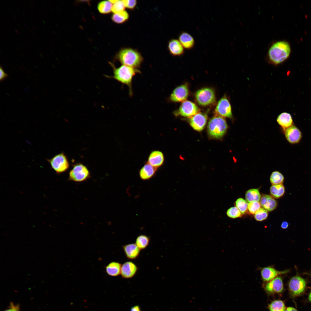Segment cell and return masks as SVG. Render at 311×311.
<instances>
[{
    "label": "cell",
    "mask_w": 311,
    "mask_h": 311,
    "mask_svg": "<svg viewBox=\"0 0 311 311\" xmlns=\"http://www.w3.org/2000/svg\"><path fill=\"white\" fill-rule=\"evenodd\" d=\"M291 48L289 43L284 41H278L270 47L267 54V59L270 64L279 65L286 60L289 56Z\"/></svg>",
    "instance_id": "obj_1"
},
{
    "label": "cell",
    "mask_w": 311,
    "mask_h": 311,
    "mask_svg": "<svg viewBox=\"0 0 311 311\" xmlns=\"http://www.w3.org/2000/svg\"><path fill=\"white\" fill-rule=\"evenodd\" d=\"M113 69V78L127 86L129 89V94H132V81L133 77L137 74L140 73L138 69L122 65L116 68L111 64Z\"/></svg>",
    "instance_id": "obj_2"
},
{
    "label": "cell",
    "mask_w": 311,
    "mask_h": 311,
    "mask_svg": "<svg viewBox=\"0 0 311 311\" xmlns=\"http://www.w3.org/2000/svg\"><path fill=\"white\" fill-rule=\"evenodd\" d=\"M117 58L122 65L137 69L140 67L143 60V58L139 52L130 48L121 50L117 53Z\"/></svg>",
    "instance_id": "obj_3"
},
{
    "label": "cell",
    "mask_w": 311,
    "mask_h": 311,
    "mask_svg": "<svg viewBox=\"0 0 311 311\" xmlns=\"http://www.w3.org/2000/svg\"><path fill=\"white\" fill-rule=\"evenodd\" d=\"M228 125L225 119L219 115H216L208 122V132L212 138L220 139L226 133Z\"/></svg>",
    "instance_id": "obj_4"
},
{
    "label": "cell",
    "mask_w": 311,
    "mask_h": 311,
    "mask_svg": "<svg viewBox=\"0 0 311 311\" xmlns=\"http://www.w3.org/2000/svg\"><path fill=\"white\" fill-rule=\"evenodd\" d=\"M306 280L298 275L290 278L288 283V288L290 297L292 299L303 295L306 289Z\"/></svg>",
    "instance_id": "obj_5"
},
{
    "label": "cell",
    "mask_w": 311,
    "mask_h": 311,
    "mask_svg": "<svg viewBox=\"0 0 311 311\" xmlns=\"http://www.w3.org/2000/svg\"><path fill=\"white\" fill-rule=\"evenodd\" d=\"M91 177L90 172L88 168L80 163L73 164L69 172L68 179L76 182L86 181Z\"/></svg>",
    "instance_id": "obj_6"
},
{
    "label": "cell",
    "mask_w": 311,
    "mask_h": 311,
    "mask_svg": "<svg viewBox=\"0 0 311 311\" xmlns=\"http://www.w3.org/2000/svg\"><path fill=\"white\" fill-rule=\"evenodd\" d=\"M195 97L197 103L202 106L214 105L216 101L215 92L210 88H203L198 90L196 92Z\"/></svg>",
    "instance_id": "obj_7"
},
{
    "label": "cell",
    "mask_w": 311,
    "mask_h": 311,
    "mask_svg": "<svg viewBox=\"0 0 311 311\" xmlns=\"http://www.w3.org/2000/svg\"><path fill=\"white\" fill-rule=\"evenodd\" d=\"M46 160L50 164L51 168L58 174L66 172L69 168V163L67 157L63 152Z\"/></svg>",
    "instance_id": "obj_8"
},
{
    "label": "cell",
    "mask_w": 311,
    "mask_h": 311,
    "mask_svg": "<svg viewBox=\"0 0 311 311\" xmlns=\"http://www.w3.org/2000/svg\"><path fill=\"white\" fill-rule=\"evenodd\" d=\"M263 287L265 291L269 295L281 294L284 291L282 278L280 276L270 281L264 282Z\"/></svg>",
    "instance_id": "obj_9"
},
{
    "label": "cell",
    "mask_w": 311,
    "mask_h": 311,
    "mask_svg": "<svg viewBox=\"0 0 311 311\" xmlns=\"http://www.w3.org/2000/svg\"><path fill=\"white\" fill-rule=\"evenodd\" d=\"M200 110L195 103L186 100L182 103L178 109L174 111V114L177 116L191 117L200 112Z\"/></svg>",
    "instance_id": "obj_10"
},
{
    "label": "cell",
    "mask_w": 311,
    "mask_h": 311,
    "mask_svg": "<svg viewBox=\"0 0 311 311\" xmlns=\"http://www.w3.org/2000/svg\"><path fill=\"white\" fill-rule=\"evenodd\" d=\"M216 115L223 117L233 119L231 106L229 99L226 95L218 101L215 109Z\"/></svg>",
    "instance_id": "obj_11"
},
{
    "label": "cell",
    "mask_w": 311,
    "mask_h": 311,
    "mask_svg": "<svg viewBox=\"0 0 311 311\" xmlns=\"http://www.w3.org/2000/svg\"><path fill=\"white\" fill-rule=\"evenodd\" d=\"M189 94L188 85L185 83L176 87L171 94L169 99L173 102L182 103L186 100Z\"/></svg>",
    "instance_id": "obj_12"
},
{
    "label": "cell",
    "mask_w": 311,
    "mask_h": 311,
    "mask_svg": "<svg viewBox=\"0 0 311 311\" xmlns=\"http://www.w3.org/2000/svg\"><path fill=\"white\" fill-rule=\"evenodd\" d=\"M259 270H260L261 279L264 282L270 281L279 276L289 272V270L282 271L278 270L272 266L259 268Z\"/></svg>",
    "instance_id": "obj_13"
},
{
    "label": "cell",
    "mask_w": 311,
    "mask_h": 311,
    "mask_svg": "<svg viewBox=\"0 0 311 311\" xmlns=\"http://www.w3.org/2000/svg\"><path fill=\"white\" fill-rule=\"evenodd\" d=\"M190 117L189 122L194 129L198 131H201L204 129L208 118L206 113L199 112Z\"/></svg>",
    "instance_id": "obj_14"
},
{
    "label": "cell",
    "mask_w": 311,
    "mask_h": 311,
    "mask_svg": "<svg viewBox=\"0 0 311 311\" xmlns=\"http://www.w3.org/2000/svg\"><path fill=\"white\" fill-rule=\"evenodd\" d=\"M285 135L287 141L291 144L298 143L302 138V133L300 130L292 125L285 130Z\"/></svg>",
    "instance_id": "obj_15"
},
{
    "label": "cell",
    "mask_w": 311,
    "mask_h": 311,
    "mask_svg": "<svg viewBox=\"0 0 311 311\" xmlns=\"http://www.w3.org/2000/svg\"><path fill=\"white\" fill-rule=\"evenodd\" d=\"M138 270V267L134 263L127 261L122 265L120 274L124 278H130L134 276Z\"/></svg>",
    "instance_id": "obj_16"
},
{
    "label": "cell",
    "mask_w": 311,
    "mask_h": 311,
    "mask_svg": "<svg viewBox=\"0 0 311 311\" xmlns=\"http://www.w3.org/2000/svg\"><path fill=\"white\" fill-rule=\"evenodd\" d=\"M168 50L173 56H181L185 53L184 48L178 39H172L168 44Z\"/></svg>",
    "instance_id": "obj_17"
},
{
    "label": "cell",
    "mask_w": 311,
    "mask_h": 311,
    "mask_svg": "<svg viewBox=\"0 0 311 311\" xmlns=\"http://www.w3.org/2000/svg\"><path fill=\"white\" fill-rule=\"evenodd\" d=\"M164 160L163 153L160 151L155 150L152 151L150 153L147 163L157 168L163 164Z\"/></svg>",
    "instance_id": "obj_18"
},
{
    "label": "cell",
    "mask_w": 311,
    "mask_h": 311,
    "mask_svg": "<svg viewBox=\"0 0 311 311\" xmlns=\"http://www.w3.org/2000/svg\"><path fill=\"white\" fill-rule=\"evenodd\" d=\"M178 40L185 49L191 50L195 46V41L193 37L186 32L182 31L179 36Z\"/></svg>",
    "instance_id": "obj_19"
},
{
    "label": "cell",
    "mask_w": 311,
    "mask_h": 311,
    "mask_svg": "<svg viewBox=\"0 0 311 311\" xmlns=\"http://www.w3.org/2000/svg\"><path fill=\"white\" fill-rule=\"evenodd\" d=\"M260 203L263 208L269 212L274 210L277 206V201L272 196L267 194L262 195Z\"/></svg>",
    "instance_id": "obj_20"
},
{
    "label": "cell",
    "mask_w": 311,
    "mask_h": 311,
    "mask_svg": "<svg viewBox=\"0 0 311 311\" xmlns=\"http://www.w3.org/2000/svg\"><path fill=\"white\" fill-rule=\"evenodd\" d=\"M122 248L126 256L129 259H135L139 255L141 250L135 243L125 245Z\"/></svg>",
    "instance_id": "obj_21"
},
{
    "label": "cell",
    "mask_w": 311,
    "mask_h": 311,
    "mask_svg": "<svg viewBox=\"0 0 311 311\" xmlns=\"http://www.w3.org/2000/svg\"><path fill=\"white\" fill-rule=\"evenodd\" d=\"M276 121L285 130L292 125L293 120L291 115L287 112H283L277 117Z\"/></svg>",
    "instance_id": "obj_22"
},
{
    "label": "cell",
    "mask_w": 311,
    "mask_h": 311,
    "mask_svg": "<svg viewBox=\"0 0 311 311\" xmlns=\"http://www.w3.org/2000/svg\"><path fill=\"white\" fill-rule=\"evenodd\" d=\"M156 170V168L147 163L140 169L139 172L140 177L143 180L149 179L153 176Z\"/></svg>",
    "instance_id": "obj_23"
},
{
    "label": "cell",
    "mask_w": 311,
    "mask_h": 311,
    "mask_svg": "<svg viewBox=\"0 0 311 311\" xmlns=\"http://www.w3.org/2000/svg\"><path fill=\"white\" fill-rule=\"evenodd\" d=\"M122 265L119 263L113 261L109 263L106 267V271L109 276H116L121 274Z\"/></svg>",
    "instance_id": "obj_24"
},
{
    "label": "cell",
    "mask_w": 311,
    "mask_h": 311,
    "mask_svg": "<svg viewBox=\"0 0 311 311\" xmlns=\"http://www.w3.org/2000/svg\"><path fill=\"white\" fill-rule=\"evenodd\" d=\"M261 195L258 189H251L248 190L245 194L246 201L248 203L254 202H259L261 199Z\"/></svg>",
    "instance_id": "obj_25"
},
{
    "label": "cell",
    "mask_w": 311,
    "mask_h": 311,
    "mask_svg": "<svg viewBox=\"0 0 311 311\" xmlns=\"http://www.w3.org/2000/svg\"><path fill=\"white\" fill-rule=\"evenodd\" d=\"M285 192V188L282 184L272 185L270 187V194L272 197L278 198L283 196Z\"/></svg>",
    "instance_id": "obj_26"
},
{
    "label": "cell",
    "mask_w": 311,
    "mask_h": 311,
    "mask_svg": "<svg viewBox=\"0 0 311 311\" xmlns=\"http://www.w3.org/2000/svg\"><path fill=\"white\" fill-rule=\"evenodd\" d=\"M268 308L270 311H285L286 308L283 301L276 299L268 304Z\"/></svg>",
    "instance_id": "obj_27"
},
{
    "label": "cell",
    "mask_w": 311,
    "mask_h": 311,
    "mask_svg": "<svg viewBox=\"0 0 311 311\" xmlns=\"http://www.w3.org/2000/svg\"><path fill=\"white\" fill-rule=\"evenodd\" d=\"M129 18L128 13L124 10L119 13H114L111 16V19L114 22L120 24L126 22Z\"/></svg>",
    "instance_id": "obj_28"
},
{
    "label": "cell",
    "mask_w": 311,
    "mask_h": 311,
    "mask_svg": "<svg viewBox=\"0 0 311 311\" xmlns=\"http://www.w3.org/2000/svg\"><path fill=\"white\" fill-rule=\"evenodd\" d=\"M113 4L109 1H104L100 2L97 5V9L102 14L109 13L112 11Z\"/></svg>",
    "instance_id": "obj_29"
},
{
    "label": "cell",
    "mask_w": 311,
    "mask_h": 311,
    "mask_svg": "<svg viewBox=\"0 0 311 311\" xmlns=\"http://www.w3.org/2000/svg\"><path fill=\"white\" fill-rule=\"evenodd\" d=\"M150 240L149 238L147 236L141 235L136 238L135 244L140 250L143 249L148 246Z\"/></svg>",
    "instance_id": "obj_30"
},
{
    "label": "cell",
    "mask_w": 311,
    "mask_h": 311,
    "mask_svg": "<svg viewBox=\"0 0 311 311\" xmlns=\"http://www.w3.org/2000/svg\"><path fill=\"white\" fill-rule=\"evenodd\" d=\"M284 178L283 175L278 171L272 172L270 177V181L272 185L282 184Z\"/></svg>",
    "instance_id": "obj_31"
},
{
    "label": "cell",
    "mask_w": 311,
    "mask_h": 311,
    "mask_svg": "<svg viewBox=\"0 0 311 311\" xmlns=\"http://www.w3.org/2000/svg\"><path fill=\"white\" fill-rule=\"evenodd\" d=\"M235 205L242 214H245L247 210L248 202L243 198H238L235 202Z\"/></svg>",
    "instance_id": "obj_32"
},
{
    "label": "cell",
    "mask_w": 311,
    "mask_h": 311,
    "mask_svg": "<svg viewBox=\"0 0 311 311\" xmlns=\"http://www.w3.org/2000/svg\"><path fill=\"white\" fill-rule=\"evenodd\" d=\"M242 214L236 206L232 207L229 208L226 212L227 216L232 219H235L242 216Z\"/></svg>",
    "instance_id": "obj_33"
},
{
    "label": "cell",
    "mask_w": 311,
    "mask_h": 311,
    "mask_svg": "<svg viewBox=\"0 0 311 311\" xmlns=\"http://www.w3.org/2000/svg\"><path fill=\"white\" fill-rule=\"evenodd\" d=\"M268 211L263 208H260L254 214L255 219L257 221H262L267 219L268 217Z\"/></svg>",
    "instance_id": "obj_34"
},
{
    "label": "cell",
    "mask_w": 311,
    "mask_h": 311,
    "mask_svg": "<svg viewBox=\"0 0 311 311\" xmlns=\"http://www.w3.org/2000/svg\"><path fill=\"white\" fill-rule=\"evenodd\" d=\"M113 4L112 12L113 14L119 13L125 10V7L122 0H116Z\"/></svg>",
    "instance_id": "obj_35"
},
{
    "label": "cell",
    "mask_w": 311,
    "mask_h": 311,
    "mask_svg": "<svg viewBox=\"0 0 311 311\" xmlns=\"http://www.w3.org/2000/svg\"><path fill=\"white\" fill-rule=\"evenodd\" d=\"M261 205L258 201H254L248 203V209L249 213L251 214H254L261 208Z\"/></svg>",
    "instance_id": "obj_36"
},
{
    "label": "cell",
    "mask_w": 311,
    "mask_h": 311,
    "mask_svg": "<svg viewBox=\"0 0 311 311\" xmlns=\"http://www.w3.org/2000/svg\"><path fill=\"white\" fill-rule=\"evenodd\" d=\"M122 1L125 7L129 9H133L137 4L136 0H123Z\"/></svg>",
    "instance_id": "obj_37"
},
{
    "label": "cell",
    "mask_w": 311,
    "mask_h": 311,
    "mask_svg": "<svg viewBox=\"0 0 311 311\" xmlns=\"http://www.w3.org/2000/svg\"><path fill=\"white\" fill-rule=\"evenodd\" d=\"M0 81H1L5 80L8 77V75L3 70V68L1 66L0 68Z\"/></svg>",
    "instance_id": "obj_38"
},
{
    "label": "cell",
    "mask_w": 311,
    "mask_h": 311,
    "mask_svg": "<svg viewBox=\"0 0 311 311\" xmlns=\"http://www.w3.org/2000/svg\"><path fill=\"white\" fill-rule=\"evenodd\" d=\"M11 307L10 309H8L4 311H19V308L18 306H15L13 305V304H11Z\"/></svg>",
    "instance_id": "obj_39"
},
{
    "label": "cell",
    "mask_w": 311,
    "mask_h": 311,
    "mask_svg": "<svg viewBox=\"0 0 311 311\" xmlns=\"http://www.w3.org/2000/svg\"><path fill=\"white\" fill-rule=\"evenodd\" d=\"M130 311H141V309L139 306L136 305L131 308Z\"/></svg>",
    "instance_id": "obj_40"
},
{
    "label": "cell",
    "mask_w": 311,
    "mask_h": 311,
    "mask_svg": "<svg viewBox=\"0 0 311 311\" xmlns=\"http://www.w3.org/2000/svg\"><path fill=\"white\" fill-rule=\"evenodd\" d=\"M288 226V223L286 221L283 222L281 225V227L284 229L287 228Z\"/></svg>",
    "instance_id": "obj_41"
},
{
    "label": "cell",
    "mask_w": 311,
    "mask_h": 311,
    "mask_svg": "<svg viewBox=\"0 0 311 311\" xmlns=\"http://www.w3.org/2000/svg\"><path fill=\"white\" fill-rule=\"evenodd\" d=\"M285 311H298L295 308L292 307H288L286 308Z\"/></svg>",
    "instance_id": "obj_42"
},
{
    "label": "cell",
    "mask_w": 311,
    "mask_h": 311,
    "mask_svg": "<svg viewBox=\"0 0 311 311\" xmlns=\"http://www.w3.org/2000/svg\"><path fill=\"white\" fill-rule=\"evenodd\" d=\"M308 301L311 303V290L308 294Z\"/></svg>",
    "instance_id": "obj_43"
},
{
    "label": "cell",
    "mask_w": 311,
    "mask_h": 311,
    "mask_svg": "<svg viewBox=\"0 0 311 311\" xmlns=\"http://www.w3.org/2000/svg\"></svg>",
    "instance_id": "obj_44"
}]
</instances>
